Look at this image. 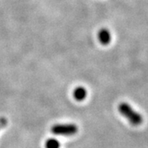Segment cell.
<instances>
[{"label": "cell", "instance_id": "4", "mask_svg": "<svg viewBox=\"0 0 148 148\" xmlns=\"http://www.w3.org/2000/svg\"><path fill=\"white\" fill-rule=\"evenodd\" d=\"M87 95V91L82 86H78L75 88L73 90V97L76 101H84Z\"/></svg>", "mask_w": 148, "mask_h": 148}, {"label": "cell", "instance_id": "3", "mask_svg": "<svg viewBox=\"0 0 148 148\" xmlns=\"http://www.w3.org/2000/svg\"><path fill=\"white\" fill-rule=\"evenodd\" d=\"M98 39L101 44L104 45H109L111 41V34L109 30H107L106 28H103L100 30V32L98 33Z\"/></svg>", "mask_w": 148, "mask_h": 148}, {"label": "cell", "instance_id": "6", "mask_svg": "<svg viewBox=\"0 0 148 148\" xmlns=\"http://www.w3.org/2000/svg\"><path fill=\"white\" fill-rule=\"evenodd\" d=\"M8 124V120L7 119L4 118V117H1L0 118V129L3 128L4 127H6V125Z\"/></svg>", "mask_w": 148, "mask_h": 148}, {"label": "cell", "instance_id": "1", "mask_svg": "<svg viewBox=\"0 0 148 148\" xmlns=\"http://www.w3.org/2000/svg\"><path fill=\"white\" fill-rule=\"evenodd\" d=\"M119 112L129 122L132 126H139L143 123V116L126 102H122L118 107Z\"/></svg>", "mask_w": 148, "mask_h": 148}, {"label": "cell", "instance_id": "5", "mask_svg": "<svg viewBox=\"0 0 148 148\" xmlns=\"http://www.w3.org/2000/svg\"><path fill=\"white\" fill-rule=\"evenodd\" d=\"M60 147V143L57 139L50 138L48 139L45 143V148H59Z\"/></svg>", "mask_w": 148, "mask_h": 148}, {"label": "cell", "instance_id": "2", "mask_svg": "<svg viewBox=\"0 0 148 148\" xmlns=\"http://www.w3.org/2000/svg\"><path fill=\"white\" fill-rule=\"evenodd\" d=\"M78 131V127L73 123H58L51 127V132L58 136H73Z\"/></svg>", "mask_w": 148, "mask_h": 148}]
</instances>
